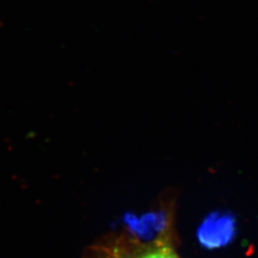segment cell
Here are the masks:
<instances>
[{"label":"cell","mask_w":258,"mask_h":258,"mask_svg":"<svg viewBox=\"0 0 258 258\" xmlns=\"http://www.w3.org/2000/svg\"><path fill=\"white\" fill-rule=\"evenodd\" d=\"M129 255L130 258H179L171 246L165 243L140 247L133 252H129Z\"/></svg>","instance_id":"obj_2"},{"label":"cell","mask_w":258,"mask_h":258,"mask_svg":"<svg viewBox=\"0 0 258 258\" xmlns=\"http://www.w3.org/2000/svg\"><path fill=\"white\" fill-rule=\"evenodd\" d=\"M98 258H130V255H129V252L115 249L112 251L102 252V254Z\"/></svg>","instance_id":"obj_3"},{"label":"cell","mask_w":258,"mask_h":258,"mask_svg":"<svg viewBox=\"0 0 258 258\" xmlns=\"http://www.w3.org/2000/svg\"><path fill=\"white\" fill-rule=\"evenodd\" d=\"M234 234V221L229 214H213L199 229L200 242L208 248H217L231 241Z\"/></svg>","instance_id":"obj_1"}]
</instances>
